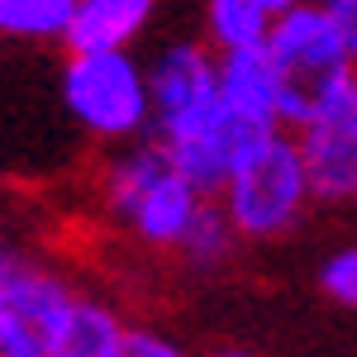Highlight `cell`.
I'll return each instance as SVG.
<instances>
[{
  "mask_svg": "<svg viewBox=\"0 0 357 357\" xmlns=\"http://www.w3.org/2000/svg\"><path fill=\"white\" fill-rule=\"evenodd\" d=\"M305 200H310V186H305L301 148L281 129H272L224 181V215L243 238L286 234L305 215Z\"/></svg>",
  "mask_w": 357,
  "mask_h": 357,
  "instance_id": "1",
  "label": "cell"
},
{
  "mask_svg": "<svg viewBox=\"0 0 357 357\" xmlns=\"http://www.w3.org/2000/svg\"><path fill=\"white\" fill-rule=\"evenodd\" d=\"M305 186L324 205H343L357 191V82L353 67H333L310 82V110L301 124Z\"/></svg>",
  "mask_w": 357,
  "mask_h": 357,
  "instance_id": "2",
  "label": "cell"
},
{
  "mask_svg": "<svg viewBox=\"0 0 357 357\" xmlns=\"http://www.w3.org/2000/svg\"><path fill=\"white\" fill-rule=\"evenodd\" d=\"M110 210L134 224L143 243L176 248L205 195L167 162L162 148H138L110 167Z\"/></svg>",
  "mask_w": 357,
  "mask_h": 357,
  "instance_id": "3",
  "label": "cell"
},
{
  "mask_svg": "<svg viewBox=\"0 0 357 357\" xmlns=\"http://www.w3.org/2000/svg\"><path fill=\"white\" fill-rule=\"evenodd\" d=\"M62 100L82 129L100 138H129L148 124V82L129 48L72 53L62 72Z\"/></svg>",
  "mask_w": 357,
  "mask_h": 357,
  "instance_id": "4",
  "label": "cell"
},
{
  "mask_svg": "<svg viewBox=\"0 0 357 357\" xmlns=\"http://www.w3.org/2000/svg\"><path fill=\"white\" fill-rule=\"evenodd\" d=\"M272 62L291 82H314L333 67H353L357 53V24L338 20L324 0H296L286 10H276L267 33H262Z\"/></svg>",
  "mask_w": 357,
  "mask_h": 357,
  "instance_id": "5",
  "label": "cell"
},
{
  "mask_svg": "<svg viewBox=\"0 0 357 357\" xmlns=\"http://www.w3.org/2000/svg\"><path fill=\"white\" fill-rule=\"evenodd\" d=\"M143 82H148V119H158V143L195 134L220 110L215 57L195 43H172L153 62V72H143Z\"/></svg>",
  "mask_w": 357,
  "mask_h": 357,
  "instance_id": "6",
  "label": "cell"
},
{
  "mask_svg": "<svg viewBox=\"0 0 357 357\" xmlns=\"http://www.w3.org/2000/svg\"><path fill=\"white\" fill-rule=\"evenodd\" d=\"M72 291L48 272L15 267L0 276V357H48L67 324Z\"/></svg>",
  "mask_w": 357,
  "mask_h": 357,
  "instance_id": "7",
  "label": "cell"
},
{
  "mask_svg": "<svg viewBox=\"0 0 357 357\" xmlns=\"http://www.w3.org/2000/svg\"><path fill=\"white\" fill-rule=\"evenodd\" d=\"M215 82H220V100L234 110L252 114L262 124H276V105L286 91V72L272 62L267 43H243V48H224L215 57ZM281 129V124H276Z\"/></svg>",
  "mask_w": 357,
  "mask_h": 357,
  "instance_id": "8",
  "label": "cell"
},
{
  "mask_svg": "<svg viewBox=\"0 0 357 357\" xmlns=\"http://www.w3.org/2000/svg\"><path fill=\"white\" fill-rule=\"evenodd\" d=\"M158 15V0H77L72 20L62 29V43L72 53L91 48H129L148 20Z\"/></svg>",
  "mask_w": 357,
  "mask_h": 357,
  "instance_id": "9",
  "label": "cell"
},
{
  "mask_svg": "<svg viewBox=\"0 0 357 357\" xmlns=\"http://www.w3.org/2000/svg\"><path fill=\"white\" fill-rule=\"evenodd\" d=\"M119 333H124V324L100 301H72L67 324H62L48 357H114Z\"/></svg>",
  "mask_w": 357,
  "mask_h": 357,
  "instance_id": "10",
  "label": "cell"
},
{
  "mask_svg": "<svg viewBox=\"0 0 357 357\" xmlns=\"http://www.w3.org/2000/svg\"><path fill=\"white\" fill-rule=\"evenodd\" d=\"M72 5L77 0H0V33L24 38V43L62 38V29L72 20Z\"/></svg>",
  "mask_w": 357,
  "mask_h": 357,
  "instance_id": "11",
  "label": "cell"
},
{
  "mask_svg": "<svg viewBox=\"0 0 357 357\" xmlns=\"http://www.w3.org/2000/svg\"><path fill=\"white\" fill-rule=\"evenodd\" d=\"M205 20H210V38L220 43V53L224 48H243V43H262V33L272 24V15L257 0H210Z\"/></svg>",
  "mask_w": 357,
  "mask_h": 357,
  "instance_id": "12",
  "label": "cell"
},
{
  "mask_svg": "<svg viewBox=\"0 0 357 357\" xmlns=\"http://www.w3.org/2000/svg\"><path fill=\"white\" fill-rule=\"evenodd\" d=\"M176 248L191 257L195 267H220L229 257V248H234V224H229V215L220 205L200 200V210L191 215V224H186V234H181Z\"/></svg>",
  "mask_w": 357,
  "mask_h": 357,
  "instance_id": "13",
  "label": "cell"
},
{
  "mask_svg": "<svg viewBox=\"0 0 357 357\" xmlns=\"http://www.w3.org/2000/svg\"><path fill=\"white\" fill-rule=\"evenodd\" d=\"M319 286H324L329 301L357 305V252H353V248H338L329 262L319 267Z\"/></svg>",
  "mask_w": 357,
  "mask_h": 357,
  "instance_id": "14",
  "label": "cell"
},
{
  "mask_svg": "<svg viewBox=\"0 0 357 357\" xmlns=\"http://www.w3.org/2000/svg\"><path fill=\"white\" fill-rule=\"evenodd\" d=\"M114 357H186V353H181L172 338H162V333H153V329H124Z\"/></svg>",
  "mask_w": 357,
  "mask_h": 357,
  "instance_id": "15",
  "label": "cell"
},
{
  "mask_svg": "<svg viewBox=\"0 0 357 357\" xmlns=\"http://www.w3.org/2000/svg\"><path fill=\"white\" fill-rule=\"evenodd\" d=\"M324 5H329L338 20H353V24H357V0H324Z\"/></svg>",
  "mask_w": 357,
  "mask_h": 357,
  "instance_id": "16",
  "label": "cell"
},
{
  "mask_svg": "<svg viewBox=\"0 0 357 357\" xmlns=\"http://www.w3.org/2000/svg\"><path fill=\"white\" fill-rule=\"evenodd\" d=\"M15 267H20V257H15L10 248L0 243V276H10V272H15Z\"/></svg>",
  "mask_w": 357,
  "mask_h": 357,
  "instance_id": "17",
  "label": "cell"
},
{
  "mask_svg": "<svg viewBox=\"0 0 357 357\" xmlns=\"http://www.w3.org/2000/svg\"><path fill=\"white\" fill-rule=\"evenodd\" d=\"M257 5H262L267 15H276V10H286V5H296V0H257Z\"/></svg>",
  "mask_w": 357,
  "mask_h": 357,
  "instance_id": "18",
  "label": "cell"
},
{
  "mask_svg": "<svg viewBox=\"0 0 357 357\" xmlns=\"http://www.w3.org/2000/svg\"><path fill=\"white\" fill-rule=\"evenodd\" d=\"M215 357H252V353H243V348H229V353H215Z\"/></svg>",
  "mask_w": 357,
  "mask_h": 357,
  "instance_id": "19",
  "label": "cell"
}]
</instances>
